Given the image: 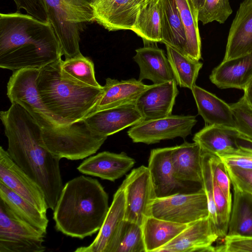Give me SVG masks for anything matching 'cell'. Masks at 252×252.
I'll return each mask as SVG.
<instances>
[{
	"mask_svg": "<svg viewBox=\"0 0 252 252\" xmlns=\"http://www.w3.org/2000/svg\"><path fill=\"white\" fill-rule=\"evenodd\" d=\"M252 52V0H244L232 22L223 61Z\"/></svg>",
	"mask_w": 252,
	"mask_h": 252,
	"instance_id": "19",
	"label": "cell"
},
{
	"mask_svg": "<svg viewBox=\"0 0 252 252\" xmlns=\"http://www.w3.org/2000/svg\"><path fill=\"white\" fill-rule=\"evenodd\" d=\"M232 12L229 0H205L198 11V20L203 25L213 21L223 24Z\"/></svg>",
	"mask_w": 252,
	"mask_h": 252,
	"instance_id": "36",
	"label": "cell"
},
{
	"mask_svg": "<svg viewBox=\"0 0 252 252\" xmlns=\"http://www.w3.org/2000/svg\"><path fill=\"white\" fill-rule=\"evenodd\" d=\"M225 166L232 186L252 194V169Z\"/></svg>",
	"mask_w": 252,
	"mask_h": 252,
	"instance_id": "42",
	"label": "cell"
},
{
	"mask_svg": "<svg viewBox=\"0 0 252 252\" xmlns=\"http://www.w3.org/2000/svg\"><path fill=\"white\" fill-rule=\"evenodd\" d=\"M211 155L203 152L202 157V188L204 190L207 198L209 217L217 230L218 220L217 211L214 200L213 178L211 163ZM218 232V231H217Z\"/></svg>",
	"mask_w": 252,
	"mask_h": 252,
	"instance_id": "38",
	"label": "cell"
},
{
	"mask_svg": "<svg viewBox=\"0 0 252 252\" xmlns=\"http://www.w3.org/2000/svg\"><path fill=\"white\" fill-rule=\"evenodd\" d=\"M222 245L215 247L218 252H252V236H225Z\"/></svg>",
	"mask_w": 252,
	"mask_h": 252,
	"instance_id": "43",
	"label": "cell"
},
{
	"mask_svg": "<svg viewBox=\"0 0 252 252\" xmlns=\"http://www.w3.org/2000/svg\"><path fill=\"white\" fill-rule=\"evenodd\" d=\"M218 157L225 166L252 169V148L240 145L235 149Z\"/></svg>",
	"mask_w": 252,
	"mask_h": 252,
	"instance_id": "40",
	"label": "cell"
},
{
	"mask_svg": "<svg viewBox=\"0 0 252 252\" xmlns=\"http://www.w3.org/2000/svg\"><path fill=\"white\" fill-rule=\"evenodd\" d=\"M233 192L231 211L226 235L252 236V194L243 191L233 186Z\"/></svg>",
	"mask_w": 252,
	"mask_h": 252,
	"instance_id": "29",
	"label": "cell"
},
{
	"mask_svg": "<svg viewBox=\"0 0 252 252\" xmlns=\"http://www.w3.org/2000/svg\"><path fill=\"white\" fill-rule=\"evenodd\" d=\"M172 147L151 151L148 168L150 173L157 198L167 197L178 193L183 188V182L175 177L171 158Z\"/></svg>",
	"mask_w": 252,
	"mask_h": 252,
	"instance_id": "20",
	"label": "cell"
},
{
	"mask_svg": "<svg viewBox=\"0 0 252 252\" xmlns=\"http://www.w3.org/2000/svg\"><path fill=\"white\" fill-rule=\"evenodd\" d=\"M39 71V69L26 68L13 72L7 84L6 95L11 103L23 108L43 129L57 130L63 127L47 109L37 91Z\"/></svg>",
	"mask_w": 252,
	"mask_h": 252,
	"instance_id": "6",
	"label": "cell"
},
{
	"mask_svg": "<svg viewBox=\"0 0 252 252\" xmlns=\"http://www.w3.org/2000/svg\"><path fill=\"white\" fill-rule=\"evenodd\" d=\"M126 210L125 191L121 185L115 193L104 222L93 242L77 248L75 252H111L123 221Z\"/></svg>",
	"mask_w": 252,
	"mask_h": 252,
	"instance_id": "17",
	"label": "cell"
},
{
	"mask_svg": "<svg viewBox=\"0 0 252 252\" xmlns=\"http://www.w3.org/2000/svg\"><path fill=\"white\" fill-rule=\"evenodd\" d=\"M94 20L110 32L131 30L138 11L134 0H93Z\"/></svg>",
	"mask_w": 252,
	"mask_h": 252,
	"instance_id": "15",
	"label": "cell"
},
{
	"mask_svg": "<svg viewBox=\"0 0 252 252\" xmlns=\"http://www.w3.org/2000/svg\"><path fill=\"white\" fill-rule=\"evenodd\" d=\"M160 0H146L140 7L131 31L144 43L161 42Z\"/></svg>",
	"mask_w": 252,
	"mask_h": 252,
	"instance_id": "30",
	"label": "cell"
},
{
	"mask_svg": "<svg viewBox=\"0 0 252 252\" xmlns=\"http://www.w3.org/2000/svg\"><path fill=\"white\" fill-rule=\"evenodd\" d=\"M195 10L198 13L199 10L203 4L205 0H191Z\"/></svg>",
	"mask_w": 252,
	"mask_h": 252,
	"instance_id": "46",
	"label": "cell"
},
{
	"mask_svg": "<svg viewBox=\"0 0 252 252\" xmlns=\"http://www.w3.org/2000/svg\"><path fill=\"white\" fill-rule=\"evenodd\" d=\"M111 252H146L142 226L125 220Z\"/></svg>",
	"mask_w": 252,
	"mask_h": 252,
	"instance_id": "35",
	"label": "cell"
},
{
	"mask_svg": "<svg viewBox=\"0 0 252 252\" xmlns=\"http://www.w3.org/2000/svg\"><path fill=\"white\" fill-rule=\"evenodd\" d=\"M0 199L19 218L47 233L46 214L32 205L0 181Z\"/></svg>",
	"mask_w": 252,
	"mask_h": 252,
	"instance_id": "31",
	"label": "cell"
},
{
	"mask_svg": "<svg viewBox=\"0 0 252 252\" xmlns=\"http://www.w3.org/2000/svg\"><path fill=\"white\" fill-rule=\"evenodd\" d=\"M49 21L60 41L63 55L68 59L82 55L80 50L81 24L70 22L62 0H43Z\"/></svg>",
	"mask_w": 252,
	"mask_h": 252,
	"instance_id": "16",
	"label": "cell"
},
{
	"mask_svg": "<svg viewBox=\"0 0 252 252\" xmlns=\"http://www.w3.org/2000/svg\"><path fill=\"white\" fill-rule=\"evenodd\" d=\"M239 140L236 128L218 125H206L193 137L202 152L217 156L237 148Z\"/></svg>",
	"mask_w": 252,
	"mask_h": 252,
	"instance_id": "26",
	"label": "cell"
},
{
	"mask_svg": "<svg viewBox=\"0 0 252 252\" xmlns=\"http://www.w3.org/2000/svg\"><path fill=\"white\" fill-rule=\"evenodd\" d=\"M62 60L39 69L36 87L47 109L61 126L65 127L92 112L103 87L84 86L64 78L60 72Z\"/></svg>",
	"mask_w": 252,
	"mask_h": 252,
	"instance_id": "4",
	"label": "cell"
},
{
	"mask_svg": "<svg viewBox=\"0 0 252 252\" xmlns=\"http://www.w3.org/2000/svg\"><path fill=\"white\" fill-rule=\"evenodd\" d=\"M60 72L63 77L76 83L95 88L103 87L96 80L94 63L83 55L62 60Z\"/></svg>",
	"mask_w": 252,
	"mask_h": 252,
	"instance_id": "34",
	"label": "cell"
},
{
	"mask_svg": "<svg viewBox=\"0 0 252 252\" xmlns=\"http://www.w3.org/2000/svg\"><path fill=\"white\" fill-rule=\"evenodd\" d=\"M84 120L95 133L107 137L144 121L135 103L94 112Z\"/></svg>",
	"mask_w": 252,
	"mask_h": 252,
	"instance_id": "13",
	"label": "cell"
},
{
	"mask_svg": "<svg viewBox=\"0 0 252 252\" xmlns=\"http://www.w3.org/2000/svg\"><path fill=\"white\" fill-rule=\"evenodd\" d=\"M161 42L185 55L187 37L176 0H160Z\"/></svg>",
	"mask_w": 252,
	"mask_h": 252,
	"instance_id": "27",
	"label": "cell"
},
{
	"mask_svg": "<svg viewBox=\"0 0 252 252\" xmlns=\"http://www.w3.org/2000/svg\"><path fill=\"white\" fill-rule=\"evenodd\" d=\"M189 224L174 222L152 216L147 217L142 226L146 252H157Z\"/></svg>",
	"mask_w": 252,
	"mask_h": 252,
	"instance_id": "28",
	"label": "cell"
},
{
	"mask_svg": "<svg viewBox=\"0 0 252 252\" xmlns=\"http://www.w3.org/2000/svg\"><path fill=\"white\" fill-rule=\"evenodd\" d=\"M196 123L195 116L171 115L144 120L132 126L127 133L134 143L152 144L178 137L185 138L191 133Z\"/></svg>",
	"mask_w": 252,
	"mask_h": 252,
	"instance_id": "10",
	"label": "cell"
},
{
	"mask_svg": "<svg viewBox=\"0 0 252 252\" xmlns=\"http://www.w3.org/2000/svg\"><path fill=\"white\" fill-rule=\"evenodd\" d=\"M69 21L82 24L94 21L91 6L93 0H62Z\"/></svg>",
	"mask_w": 252,
	"mask_h": 252,
	"instance_id": "39",
	"label": "cell"
},
{
	"mask_svg": "<svg viewBox=\"0 0 252 252\" xmlns=\"http://www.w3.org/2000/svg\"><path fill=\"white\" fill-rule=\"evenodd\" d=\"M61 46L50 21L16 12L0 14V67L14 72L40 69L62 60Z\"/></svg>",
	"mask_w": 252,
	"mask_h": 252,
	"instance_id": "2",
	"label": "cell"
},
{
	"mask_svg": "<svg viewBox=\"0 0 252 252\" xmlns=\"http://www.w3.org/2000/svg\"><path fill=\"white\" fill-rule=\"evenodd\" d=\"M165 45L167 57L177 84L181 87L191 90L195 85L203 63L169 45Z\"/></svg>",
	"mask_w": 252,
	"mask_h": 252,
	"instance_id": "32",
	"label": "cell"
},
{
	"mask_svg": "<svg viewBox=\"0 0 252 252\" xmlns=\"http://www.w3.org/2000/svg\"><path fill=\"white\" fill-rule=\"evenodd\" d=\"M121 185L125 191V220L142 226L151 216V206L157 198L148 167L141 165L132 170Z\"/></svg>",
	"mask_w": 252,
	"mask_h": 252,
	"instance_id": "9",
	"label": "cell"
},
{
	"mask_svg": "<svg viewBox=\"0 0 252 252\" xmlns=\"http://www.w3.org/2000/svg\"><path fill=\"white\" fill-rule=\"evenodd\" d=\"M135 163V160L125 152L103 151L88 157L77 169L83 174L114 182L126 173Z\"/></svg>",
	"mask_w": 252,
	"mask_h": 252,
	"instance_id": "18",
	"label": "cell"
},
{
	"mask_svg": "<svg viewBox=\"0 0 252 252\" xmlns=\"http://www.w3.org/2000/svg\"><path fill=\"white\" fill-rule=\"evenodd\" d=\"M148 86L141 81L134 78L120 81L107 78L105 85L103 86L102 94L91 113L129 103H135Z\"/></svg>",
	"mask_w": 252,
	"mask_h": 252,
	"instance_id": "23",
	"label": "cell"
},
{
	"mask_svg": "<svg viewBox=\"0 0 252 252\" xmlns=\"http://www.w3.org/2000/svg\"><path fill=\"white\" fill-rule=\"evenodd\" d=\"M198 114L206 125L236 128L234 114L230 105L215 94L195 85L191 90Z\"/></svg>",
	"mask_w": 252,
	"mask_h": 252,
	"instance_id": "25",
	"label": "cell"
},
{
	"mask_svg": "<svg viewBox=\"0 0 252 252\" xmlns=\"http://www.w3.org/2000/svg\"><path fill=\"white\" fill-rule=\"evenodd\" d=\"M17 12L24 9L30 15L41 21H49L43 0H13Z\"/></svg>",
	"mask_w": 252,
	"mask_h": 252,
	"instance_id": "44",
	"label": "cell"
},
{
	"mask_svg": "<svg viewBox=\"0 0 252 252\" xmlns=\"http://www.w3.org/2000/svg\"><path fill=\"white\" fill-rule=\"evenodd\" d=\"M244 91V97L248 103L252 107V80L247 85Z\"/></svg>",
	"mask_w": 252,
	"mask_h": 252,
	"instance_id": "45",
	"label": "cell"
},
{
	"mask_svg": "<svg viewBox=\"0 0 252 252\" xmlns=\"http://www.w3.org/2000/svg\"><path fill=\"white\" fill-rule=\"evenodd\" d=\"M146 0H134V1H135V3L136 4V5L138 7V10H139L140 7L141 6V5H142V4L144 3V2Z\"/></svg>",
	"mask_w": 252,
	"mask_h": 252,
	"instance_id": "47",
	"label": "cell"
},
{
	"mask_svg": "<svg viewBox=\"0 0 252 252\" xmlns=\"http://www.w3.org/2000/svg\"><path fill=\"white\" fill-rule=\"evenodd\" d=\"M0 118L9 156L42 189L48 208L53 211L63 187L61 158L42 146L41 127L21 106L11 103L0 112Z\"/></svg>",
	"mask_w": 252,
	"mask_h": 252,
	"instance_id": "1",
	"label": "cell"
},
{
	"mask_svg": "<svg viewBox=\"0 0 252 252\" xmlns=\"http://www.w3.org/2000/svg\"><path fill=\"white\" fill-rule=\"evenodd\" d=\"M219 238L216 227L208 216L189 224L157 252H215L213 244Z\"/></svg>",
	"mask_w": 252,
	"mask_h": 252,
	"instance_id": "12",
	"label": "cell"
},
{
	"mask_svg": "<svg viewBox=\"0 0 252 252\" xmlns=\"http://www.w3.org/2000/svg\"><path fill=\"white\" fill-rule=\"evenodd\" d=\"M210 155V163L213 179L221 188L227 199L232 202L230 191L231 182L226 166L219 157Z\"/></svg>",
	"mask_w": 252,
	"mask_h": 252,
	"instance_id": "41",
	"label": "cell"
},
{
	"mask_svg": "<svg viewBox=\"0 0 252 252\" xmlns=\"http://www.w3.org/2000/svg\"><path fill=\"white\" fill-rule=\"evenodd\" d=\"M175 80L149 85L135 104L144 120L164 118L172 115L179 94Z\"/></svg>",
	"mask_w": 252,
	"mask_h": 252,
	"instance_id": "14",
	"label": "cell"
},
{
	"mask_svg": "<svg viewBox=\"0 0 252 252\" xmlns=\"http://www.w3.org/2000/svg\"><path fill=\"white\" fill-rule=\"evenodd\" d=\"M209 78L220 89L244 90L252 80V52L236 58L222 61L212 70Z\"/></svg>",
	"mask_w": 252,
	"mask_h": 252,
	"instance_id": "22",
	"label": "cell"
},
{
	"mask_svg": "<svg viewBox=\"0 0 252 252\" xmlns=\"http://www.w3.org/2000/svg\"><path fill=\"white\" fill-rule=\"evenodd\" d=\"M208 201L202 188L189 193H177L156 198L151 206V216L181 224H189L209 216Z\"/></svg>",
	"mask_w": 252,
	"mask_h": 252,
	"instance_id": "8",
	"label": "cell"
},
{
	"mask_svg": "<svg viewBox=\"0 0 252 252\" xmlns=\"http://www.w3.org/2000/svg\"><path fill=\"white\" fill-rule=\"evenodd\" d=\"M107 137L95 133L84 120L55 132L42 128V145L61 158L79 160L95 154Z\"/></svg>",
	"mask_w": 252,
	"mask_h": 252,
	"instance_id": "5",
	"label": "cell"
},
{
	"mask_svg": "<svg viewBox=\"0 0 252 252\" xmlns=\"http://www.w3.org/2000/svg\"><path fill=\"white\" fill-rule=\"evenodd\" d=\"M135 52L133 59L140 69L138 80L148 79L154 84L175 80L167 57L156 43H145Z\"/></svg>",
	"mask_w": 252,
	"mask_h": 252,
	"instance_id": "21",
	"label": "cell"
},
{
	"mask_svg": "<svg viewBox=\"0 0 252 252\" xmlns=\"http://www.w3.org/2000/svg\"><path fill=\"white\" fill-rule=\"evenodd\" d=\"M47 233L16 215L0 199V252H43Z\"/></svg>",
	"mask_w": 252,
	"mask_h": 252,
	"instance_id": "7",
	"label": "cell"
},
{
	"mask_svg": "<svg viewBox=\"0 0 252 252\" xmlns=\"http://www.w3.org/2000/svg\"><path fill=\"white\" fill-rule=\"evenodd\" d=\"M0 181L35 207L47 213L48 207L44 193L38 185L0 147Z\"/></svg>",
	"mask_w": 252,
	"mask_h": 252,
	"instance_id": "11",
	"label": "cell"
},
{
	"mask_svg": "<svg viewBox=\"0 0 252 252\" xmlns=\"http://www.w3.org/2000/svg\"><path fill=\"white\" fill-rule=\"evenodd\" d=\"M230 105L234 114L239 138L252 143V107L243 96Z\"/></svg>",
	"mask_w": 252,
	"mask_h": 252,
	"instance_id": "37",
	"label": "cell"
},
{
	"mask_svg": "<svg viewBox=\"0 0 252 252\" xmlns=\"http://www.w3.org/2000/svg\"><path fill=\"white\" fill-rule=\"evenodd\" d=\"M108 195L98 181L81 175L63 186L53 210L55 228L83 239L99 230L109 210Z\"/></svg>",
	"mask_w": 252,
	"mask_h": 252,
	"instance_id": "3",
	"label": "cell"
},
{
	"mask_svg": "<svg viewBox=\"0 0 252 252\" xmlns=\"http://www.w3.org/2000/svg\"><path fill=\"white\" fill-rule=\"evenodd\" d=\"M203 152L196 142H185L172 147L171 158L174 174L179 181L202 183Z\"/></svg>",
	"mask_w": 252,
	"mask_h": 252,
	"instance_id": "24",
	"label": "cell"
},
{
	"mask_svg": "<svg viewBox=\"0 0 252 252\" xmlns=\"http://www.w3.org/2000/svg\"><path fill=\"white\" fill-rule=\"evenodd\" d=\"M187 37L185 55L197 61L201 58L198 13L191 0H176Z\"/></svg>",
	"mask_w": 252,
	"mask_h": 252,
	"instance_id": "33",
	"label": "cell"
}]
</instances>
